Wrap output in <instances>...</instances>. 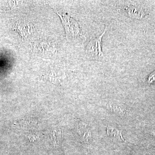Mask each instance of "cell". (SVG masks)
Listing matches in <instances>:
<instances>
[{
    "label": "cell",
    "mask_w": 155,
    "mask_h": 155,
    "mask_svg": "<svg viewBox=\"0 0 155 155\" xmlns=\"http://www.w3.org/2000/svg\"><path fill=\"white\" fill-rule=\"evenodd\" d=\"M108 28L106 27L101 35L93 38L88 44L87 51L89 54L93 58L98 59L104 58V54L102 51V38Z\"/></svg>",
    "instance_id": "1"
},
{
    "label": "cell",
    "mask_w": 155,
    "mask_h": 155,
    "mask_svg": "<svg viewBox=\"0 0 155 155\" xmlns=\"http://www.w3.org/2000/svg\"><path fill=\"white\" fill-rule=\"evenodd\" d=\"M122 12H124L128 17L133 19H140L143 18L145 13L140 7L133 5H122L119 7Z\"/></svg>",
    "instance_id": "2"
},
{
    "label": "cell",
    "mask_w": 155,
    "mask_h": 155,
    "mask_svg": "<svg viewBox=\"0 0 155 155\" xmlns=\"http://www.w3.org/2000/svg\"><path fill=\"white\" fill-rule=\"evenodd\" d=\"M64 25L67 34L71 37L76 36L79 32L80 30L79 25L72 18L66 17L64 19Z\"/></svg>",
    "instance_id": "3"
},
{
    "label": "cell",
    "mask_w": 155,
    "mask_h": 155,
    "mask_svg": "<svg viewBox=\"0 0 155 155\" xmlns=\"http://www.w3.org/2000/svg\"><path fill=\"white\" fill-rule=\"evenodd\" d=\"M78 132L84 142L90 141L91 138V132L89 128L84 123H80L78 126Z\"/></svg>",
    "instance_id": "4"
},
{
    "label": "cell",
    "mask_w": 155,
    "mask_h": 155,
    "mask_svg": "<svg viewBox=\"0 0 155 155\" xmlns=\"http://www.w3.org/2000/svg\"><path fill=\"white\" fill-rule=\"evenodd\" d=\"M107 132L109 136L114 138L117 139L119 140L124 141V139L122 137L121 131L114 127L108 126L107 129Z\"/></svg>",
    "instance_id": "5"
},
{
    "label": "cell",
    "mask_w": 155,
    "mask_h": 155,
    "mask_svg": "<svg viewBox=\"0 0 155 155\" xmlns=\"http://www.w3.org/2000/svg\"><path fill=\"white\" fill-rule=\"evenodd\" d=\"M148 82L149 83H153L155 82V71L153 72L148 78Z\"/></svg>",
    "instance_id": "6"
}]
</instances>
